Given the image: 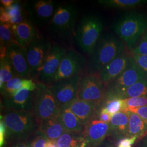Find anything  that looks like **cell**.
I'll list each match as a JSON object with an SVG mask.
<instances>
[{"mask_svg":"<svg viewBox=\"0 0 147 147\" xmlns=\"http://www.w3.org/2000/svg\"><path fill=\"white\" fill-rule=\"evenodd\" d=\"M129 116L127 136H135L140 141L147 135V124L136 113L126 111Z\"/></svg>","mask_w":147,"mask_h":147,"instance_id":"obj_24","label":"cell"},{"mask_svg":"<svg viewBox=\"0 0 147 147\" xmlns=\"http://www.w3.org/2000/svg\"><path fill=\"white\" fill-rule=\"evenodd\" d=\"M124 42L110 33L102 34L88 54L87 74H99L105 67L126 50Z\"/></svg>","mask_w":147,"mask_h":147,"instance_id":"obj_1","label":"cell"},{"mask_svg":"<svg viewBox=\"0 0 147 147\" xmlns=\"http://www.w3.org/2000/svg\"><path fill=\"white\" fill-rule=\"evenodd\" d=\"M125 105V112L132 109L147 106V96L124 99Z\"/></svg>","mask_w":147,"mask_h":147,"instance_id":"obj_31","label":"cell"},{"mask_svg":"<svg viewBox=\"0 0 147 147\" xmlns=\"http://www.w3.org/2000/svg\"><path fill=\"white\" fill-rule=\"evenodd\" d=\"M63 107H67L70 109L81 122L85 124L93 118L100 109V106L93 102L80 100L78 98L72 101L68 105Z\"/></svg>","mask_w":147,"mask_h":147,"instance_id":"obj_19","label":"cell"},{"mask_svg":"<svg viewBox=\"0 0 147 147\" xmlns=\"http://www.w3.org/2000/svg\"><path fill=\"white\" fill-rule=\"evenodd\" d=\"M67 51L62 45L52 44L47 57L34 81L48 86L51 84Z\"/></svg>","mask_w":147,"mask_h":147,"instance_id":"obj_11","label":"cell"},{"mask_svg":"<svg viewBox=\"0 0 147 147\" xmlns=\"http://www.w3.org/2000/svg\"><path fill=\"white\" fill-rule=\"evenodd\" d=\"M7 138V129L5 121L0 119V147H4L5 140Z\"/></svg>","mask_w":147,"mask_h":147,"instance_id":"obj_36","label":"cell"},{"mask_svg":"<svg viewBox=\"0 0 147 147\" xmlns=\"http://www.w3.org/2000/svg\"><path fill=\"white\" fill-rule=\"evenodd\" d=\"M17 1L15 0H1V4L2 5V7H4L5 8H7L10 6L13 5L16 3Z\"/></svg>","mask_w":147,"mask_h":147,"instance_id":"obj_41","label":"cell"},{"mask_svg":"<svg viewBox=\"0 0 147 147\" xmlns=\"http://www.w3.org/2000/svg\"><path fill=\"white\" fill-rule=\"evenodd\" d=\"M9 147H31L30 143L28 141L15 142Z\"/></svg>","mask_w":147,"mask_h":147,"instance_id":"obj_40","label":"cell"},{"mask_svg":"<svg viewBox=\"0 0 147 147\" xmlns=\"http://www.w3.org/2000/svg\"><path fill=\"white\" fill-rule=\"evenodd\" d=\"M106 88L99 74H87L81 76L77 98L95 104L100 107L105 102Z\"/></svg>","mask_w":147,"mask_h":147,"instance_id":"obj_7","label":"cell"},{"mask_svg":"<svg viewBox=\"0 0 147 147\" xmlns=\"http://www.w3.org/2000/svg\"><path fill=\"white\" fill-rule=\"evenodd\" d=\"M24 8L27 19L37 27L48 26L58 8L51 0H32L25 2Z\"/></svg>","mask_w":147,"mask_h":147,"instance_id":"obj_8","label":"cell"},{"mask_svg":"<svg viewBox=\"0 0 147 147\" xmlns=\"http://www.w3.org/2000/svg\"><path fill=\"white\" fill-rule=\"evenodd\" d=\"M1 119L5 123L10 141H28L38 130L39 124L31 111L3 109Z\"/></svg>","mask_w":147,"mask_h":147,"instance_id":"obj_2","label":"cell"},{"mask_svg":"<svg viewBox=\"0 0 147 147\" xmlns=\"http://www.w3.org/2000/svg\"><path fill=\"white\" fill-rule=\"evenodd\" d=\"M0 42V48L7 49L13 45H18L16 41L11 24H1Z\"/></svg>","mask_w":147,"mask_h":147,"instance_id":"obj_28","label":"cell"},{"mask_svg":"<svg viewBox=\"0 0 147 147\" xmlns=\"http://www.w3.org/2000/svg\"><path fill=\"white\" fill-rule=\"evenodd\" d=\"M37 82L31 79H24L16 76L4 84L1 88V93L3 99L10 97L16 93L19 89L24 87L35 90Z\"/></svg>","mask_w":147,"mask_h":147,"instance_id":"obj_21","label":"cell"},{"mask_svg":"<svg viewBox=\"0 0 147 147\" xmlns=\"http://www.w3.org/2000/svg\"><path fill=\"white\" fill-rule=\"evenodd\" d=\"M99 147H116V144H113L112 142L110 141H106Z\"/></svg>","mask_w":147,"mask_h":147,"instance_id":"obj_42","label":"cell"},{"mask_svg":"<svg viewBox=\"0 0 147 147\" xmlns=\"http://www.w3.org/2000/svg\"><path fill=\"white\" fill-rule=\"evenodd\" d=\"M130 57L131 55L125 51L100 71L99 75L106 87L125 70Z\"/></svg>","mask_w":147,"mask_h":147,"instance_id":"obj_17","label":"cell"},{"mask_svg":"<svg viewBox=\"0 0 147 147\" xmlns=\"http://www.w3.org/2000/svg\"><path fill=\"white\" fill-rule=\"evenodd\" d=\"M82 134L87 143V147H99L106 138L110 135V124L99 121L96 113L85 124Z\"/></svg>","mask_w":147,"mask_h":147,"instance_id":"obj_14","label":"cell"},{"mask_svg":"<svg viewBox=\"0 0 147 147\" xmlns=\"http://www.w3.org/2000/svg\"><path fill=\"white\" fill-rule=\"evenodd\" d=\"M38 130L42 132L49 140L55 141L66 132L59 116L43 121L39 125Z\"/></svg>","mask_w":147,"mask_h":147,"instance_id":"obj_22","label":"cell"},{"mask_svg":"<svg viewBox=\"0 0 147 147\" xmlns=\"http://www.w3.org/2000/svg\"><path fill=\"white\" fill-rule=\"evenodd\" d=\"M84 140L82 133L66 131L56 140V143L58 147H75Z\"/></svg>","mask_w":147,"mask_h":147,"instance_id":"obj_27","label":"cell"},{"mask_svg":"<svg viewBox=\"0 0 147 147\" xmlns=\"http://www.w3.org/2000/svg\"><path fill=\"white\" fill-rule=\"evenodd\" d=\"M128 111L136 113L147 124V106L132 109Z\"/></svg>","mask_w":147,"mask_h":147,"instance_id":"obj_37","label":"cell"},{"mask_svg":"<svg viewBox=\"0 0 147 147\" xmlns=\"http://www.w3.org/2000/svg\"><path fill=\"white\" fill-rule=\"evenodd\" d=\"M12 29L17 44L24 48L42 38L38 27L28 19L19 25H12Z\"/></svg>","mask_w":147,"mask_h":147,"instance_id":"obj_18","label":"cell"},{"mask_svg":"<svg viewBox=\"0 0 147 147\" xmlns=\"http://www.w3.org/2000/svg\"><path fill=\"white\" fill-rule=\"evenodd\" d=\"M112 116L109 113L106 112L104 111L99 109L97 113V118L99 121H101L105 123H109L110 122Z\"/></svg>","mask_w":147,"mask_h":147,"instance_id":"obj_38","label":"cell"},{"mask_svg":"<svg viewBox=\"0 0 147 147\" xmlns=\"http://www.w3.org/2000/svg\"><path fill=\"white\" fill-rule=\"evenodd\" d=\"M79 15L77 7L73 5L58 6L47 26L50 34L59 39H68L75 36Z\"/></svg>","mask_w":147,"mask_h":147,"instance_id":"obj_4","label":"cell"},{"mask_svg":"<svg viewBox=\"0 0 147 147\" xmlns=\"http://www.w3.org/2000/svg\"><path fill=\"white\" fill-rule=\"evenodd\" d=\"M16 75L6 57L0 59V88Z\"/></svg>","mask_w":147,"mask_h":147,"instance_id":"obj_30","label":"cell"},{"mask_svg":"<svg viewBox=\"0 0 147 147\" xmlns=\"http://www.w3.org/2000/svg\"><path fill=\"white\" fill-rule=\"evenodd\" d=\"M131 56L138 67L144 74L146 79H147V56L131 54Z\"/></svg>","mask_w":147,"mask_h":147,"instance_id":"obj_34","label":"cell"},{"mask_svg":"<svg viewBox=\"0 0 147 147\" xmlns=\"http://www.w3.org/2000/svg\"><path fill=\"white\" fill-rule=\"evenodd\" d=\"M98 3L111 8L130 9L146 4L147 0H100Z\"/></svg>","mask_w":147,"mask_h":147,"instance_id":"obj_26","label":"cell"},{"mask_svg":"<svg viewBox=\"0 0 147 147\" xmlns=\"http://www.w3.org/2000/svg\"><path fill=\"white\" fill-rule=\"evenodd\" d=\"M51 45L52 43L50 41L40 38L29 44L25 48L27 59L31 72L30 78L32 80L34 79L35 80L36 78Z\"/></svg>","mask_w":147,"mask_h":147,"instance_id":"obj_12","label":"cell"},{"mask_svg":"<svg viewBox=\"0 0 147 147\" xmlns=\"http://www.w3.org/2000/svg\"><path fill=\"white\" fill-rule=\"evenodd\" d=\"M59 117L66 131L82 133L84 124L68 107L61 108Z\"/></svg>","mask_w":147,"mask_h":147,"instance_id":"obj_23","label":"cell"},{"mask_svg":"<svg viewBox=\"0 0 147 147\" xmlns=\"http://www.w3.org/2000/svg\"><path fill=\"white\" fill-rule=\"evenodd\" d=\"M146 79L142 70L134 61L131 55L125 70L106 88V100L113 99L137 82Z\"/></svg>","mask_w":147,"mask_h":147,"instance_id":"obj_9","label":"cell"},{"mask_svg":"<svg viewBox=\"0 0 147 147\" xmlns=\"http://www.w3.org/2000/svg\"><path fill=\"white\" fill-rule=\"evenodd\" d=\"M5 57L11 64L16 76L31 79V72L27 59L26 49L18 45L8 47Z\"/></svg>","mask_w":147,"mask_h":147,"instance_id":"obj_15","label":"cell"},{"mask_svg":"<svg viewBox=\"0 0 147 147\" xmlns=\"http://www.w3.org/2000/svg\"><path fill=\"white\" fill-rule=\"evenodd\" d=\"M141 140L140 147H147V135Z\"/></svg>","mask_w":147,"mask_h":147,"instance_id":"obj_44","label":"cell"},{"mask_svg":"<svg viewBox=\"0 0 147 147\" xmlns=\"http://www.w3.org/2000/svg\"><path fill=\"white\" fill-rule=\"evenodd\" d=\"M87 60L83 55L73 49H69L59 65L53 82L82 75L87 68Z\"/></svg>","mask_w":147,"mask_h":147,"instance_id":"obj_10","label":"cell"},{"mask_svg":"<svg viewBox=\"0 0 147 147\" xmlns=\"http://www.w3.org/2000/svg\"><path fill=\"white\" fill-rule=\"evenodd\" d=\"M137 140L136 136H125L121 138L116 143V147H132Z\"/></svg>","mask_w":147,"mask_h":147,"instance_id":"obj_35","label":"cell"},{"mask_svg":"<svg viewBox=\"0 0 147 147\" xmlns=\"http://www.w3.org/2000/svg\"><path fill=\"white\" fill-rule=\"evenodd\" d=\"M11 17L6 9L3 7L0 8V21L1 24L9 23Z\"/></svg>","mask_w":147,"mask_h":147,"instance_id":"obj_39","label":"cell"},{"mask_svg":"<svg viewBox=\"0 0 147 147\" xmlns=\"http://www.w3.org/2000/svg\"><path fill=\"white\" fill-rule=\"evenodd\" d=\"M102 20L93 14L84 16L76 27L75 38L77 45L84 53L89 54L99 40L103 30Z\"/></svg>","mask_w":147,"mask_h":147,"instance_id":"obj_5","label":"cell"},{"mask_svg":"<svg viewBox=\"0 0 147 147\" xmlns=\"http://www.w3.org/2000/svg\"><path fill=\"white\" fill-rule=\"evenodd\" d=\"M35 90L24 87L13 95L3 99V109L32 112Z\"/></svg>","mask_w":147,"mask_h":147,"instance_id":"obj_16","label":"cell"},{"mask_svg":"<svg viewBox=\"0 0 147 147\" xmlns=\"http://www.w3.org/2000/svg\"><path fill=\"white\" fill-rule=\"evenodd\" d=\"M61 110V108L50 90L49 86L37 82L32 112L39 126L44 121L58 117Z\"/></svg>","mask_w":147,"mask_h":147,"instance_id":"obj_6","label":"cell"},{"mask_svg":"<svg viewBox=\"0 0 147 147\" xmlns=\"http://www.w3.org/2000/svg\"><path fill=\"white\" fill-rule=\"evenodd\" d=\"M110 135L113 138L118 140L127 136L129 116L127 112L120 111L112 116L110 122Z\"/></svg>","mask_w":147,"mask_h":147,"instance_id":"obj_20","label":"cell"},{"mask_svg":"<svg viewBox=\"0 0 147 147\" xmlns=\"http://www.w3.org/2000/svg\"><path fill=\"white\" fill-rule=\"evenodd\" d=\"M82 75L63 79L49 85L50 90L61 108L77 98Z\"/></svg>","mask_w":147,"mask_h":147,"instance_id":"obj_13","label":"cell"},{"mask_svg":"<svg viewBox=\"0 0 147 147\" xmlns=\"http://www.w3.org/2000/svg\"><path fill=\"white\" fill-rule=\"evenodd\" d=\"M100 109L107 112L111 116L120 111H125L124 100L117 98L106 100Z\"/></svg>","mask_w":147,"mask_h":147,"instance_id":"obj_29","label":"cell"},{"mask_svg":"<svg viewBox=\"0 0 147 147\" xmlns=\"http://www.w3.org/2000/svg\"><path fill=\"white\" fill-rule=\"evenodd\" d=\"M131 54L147 56V30L132 50Z\"/></svg>","mask_w":147,"mask_h":147,"instance_id":"obj_32","label":"cell"},{"mask_svg":"<svg viewBox=\"0 0 147 147\" xmlns=\"http://www.w3.org/2000/svg\"><path fill=\"white\" fill-rule=\"evenodd\" d=\"M112 28L127 50L131 51L147 31V16L137 12L126 13L118 18Z\"/></svg>","mask_w":147,"mask_h":147,"instance_id":"obj_3","label":"cell"},{"mask_svg":"<svg viewBox=\"0 0 147 147\" xmlns=\"http://www.w3.org/2000/svg\"><path fill=\"white\" fill-rule=\"evenodd\" d=\"M46 147H58L57 146L56 141L48 140L46 144Z\"/></svg>","mask_w":147,"mask_h":147,"instance_id":"obj_43","label":"cell"},{"mask_svg":"<svg viewBox=\"0 0 147 147\" xmlns=\"http://www.w3.org/2000/svg\"><path fill=\"white\" fill-rule=\"evenodd\" d=\"M147 96V79H142L125 89L114 98L126 99ZM113 98V99H114Z\"/></svg>","mask_w":147,"mask_h":147,"instance_id":"obj_25","label":"cell"},{"mask_svg":"<svg viewBox=\"0 0 147 147\" xmlns=\"http://www.w3.org/2000/svg\"><path fill=\"white\" fill-rule=\"evenodd\" d=\"M48 138L42 132L38 130L30 141L31 147H46Z\"/></svg>","mask_w":147,"mask_h":147,"instance_id":"obj_33","label":"cell"}]
</instances>
